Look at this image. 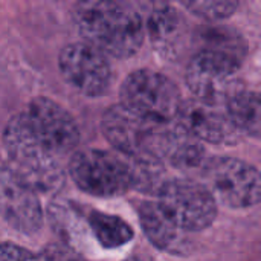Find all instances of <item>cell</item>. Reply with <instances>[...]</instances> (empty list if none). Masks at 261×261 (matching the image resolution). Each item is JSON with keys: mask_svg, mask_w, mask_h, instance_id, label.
<instances>
[{"mask_svg": "<svg viewBox=\"0 0 261 261\" xmlns=\"http://www.w3.org/2000/svg\"><path fill=\"white\" fill-rule=\"evenodd\" d=\"M67 171L81 191L95 197H119L133 190L130 162L118 153L98 148L76 151Z\"/></svg>", "mask_w": 261, "mask_h": 261, "instance_id": "4", "label": "cell"}, {"mask_svg": "<svg viewBox=\"0 0 261 261\" xmlns=\"http://www.w3.org/2000/svg\"><path fill=\"white\" fill-rule=\"evenodd\" d=\"M73 18L84 43L115 58L135 55L145 38L139 6L125 2H80L73 8Z\"/></svg>", "mask_w": 261, "mask_h": 261, "instance_id": "1", "label": "cell"}, {"mask_svg": "<svg viewBox=\"0 0 261 261\" xmlns=\"http://www.w3.org/2000/svg\"><path fill=\"white\" fill-rule=\"evenodd\" d=\"M127 261H139V260H136V258H133V260H127Z\"/></svg>", "mask_w": 261, "mask_h": 261, "instance_id": "20", "label": "cell"}, {"mask_svg": "<svg viewBox=\"0 0 261 261\" xmlns=\"http://www.w3.org/2000/svg\"><path fill=\"white\" fill-rule=\"evenodd\" d=\"M86 222L95 240L104 249H115L133 240V228L118 216H112L98 210H89Z\"/></svg>", "mask_w": 261, "mask_h": 261, "instance_id": "15", "label": "cell"}, {"mask_svg": "<svg viewBox=\"0 0 261 261\" xmlns=\"http://www.w3.org/2000/svg\"><path fill=\"white\" fill-rule=\"evenodd\" d=\"M203 184L216 202L229 208L243 210L258 205L261 179L258 170L236 158H213L202 168Z\"/></svg>", "mask_w": 261, "mask_h": 261, "instance_id": "8", "label": "cell"}, {"mask_svg": "<svg viewBox=\"0 0 261 261\" xmlns=\"http://www.w3.org/2000/svg\"><path fill=\"white\" fill-rule=\"evenodd\" d=\"M174 122L199 142L236 144L240 139V132L232 125L225 112L194 98L182 101Z\"/></svg>", "mask_w": 261, "mask_h": 261, "instance_id": "12", "label": "cell"}, {"mask_svg": "<svg viewBox=\"0 0 261 261\" xmlns=\"http://www.w3.org/2000/svg\"><path fill=\"white\" fill-rule=\"evenodd\" d=\"M119 93L121 106L159 124L174 122L184 101L179 87L170 78L150 69L132 72Z\"/></svg>", "mask_w": 261, "mask_h": 261, "instance_id": "6", "label": "cell"}, {"mask_svg": "<svg viewBox=\"0 0 261 261\" xmlns=\"http://www.w3.org/2000/svg\"><path fill=\"white\" fill-rule=\"evenodd\" d=\"M139 11L144 20L145 35L150 37L154 49L162 57L174 55L184 38V20L168 3H145Z\"/></svg>", "mask_w": 261, "mask_h": 261, "instance_id": "13", "label": "cell"}, {"mask_svg": "<svg viewBox=\"0 0 261 261\" xmlns=\"http://www.w3.org/2000/svg\"><path fill=\"white\" fill-rule=\"evenodd\" d=\"M3 145L8 156L6 168L40 194H54L66 180L64 167L32 133L21 113L12 116L3 132Z\"/></svg>", "mask_w": 261, "mask_h": 261, "instance_id": "2", "label": "cell"}, {"mask_svg": "<svg viewBox=\"0 0 261 261\" xmlns=\"http://www.w3.org/2000/svg\"><path fill=\"white\" fill-rule=\"evenodd\" d=\"M58 66L63 78L86 96L96 98L110 89L112 67L107 57L84 41L64 46Z\"/></svg>", "mask_w": 261, "mask_h": 261, "instance_id": "10", "label": "cell"}, {"mask_svg": "<svg viewBox=\"0 0 261 261\" xmlns=\"http://www.w3.org/2000/svg\"><path fill=\"white\" fill-rule=\"evenodd\" d=\"M138 216L145 237L158 249L170 254H185L188 251L185 232L167 219L156 202H141L138 206Z\"/></svg>", "mask_w": 261, "mask_h": 261, "instance_id": "14", "label": "cell"}, {"mask_svg": "<svg viewBox=\"0 0 261 261\" xmlns=\"http://www.w3.org/2000/svg\"><path fill=\"white\" fill-rule=\"evenodd\" d=\"M0 217L12 229L24 236L38 232L43 225L38 194L5 165L0 167Z\"/></svg>", "mask_w": 261, "mask_h": 261, "instance_id": "11", "label": "cell"}, {"mask_svg": "<svg viewBox=\"0 0 261 261\" xmlns=\"http://www.w3.org/2000/svg\"><path fill=\"white\" fill-rule=\"evenodd\" d=\"M41 261H87L81 257L73 248L64 243H52L41 252Z\"/></svg>", "mask_w": 261, "mask_h": 261, "instance_id": "18", "label": "cell"}, {"mask_svg": "<svg viewBox=\"0 0 261 261\" xmlns=\"http://www.w3.org/2000/svg\"><path fill=\"white\" fill-rule=\"evenodd\" d=\"M35 138L57 158L73 151L80 141V130L73 116L49 98H35L21 112Z\"/></svg>", "mask_w": 261, "mask_h": 261, "instance_id": "9", "label": "cell"}, {"mask_svg": "<svg viewBox=\"0 0 261 261\" xmlns=\"http://www.w3.org/2000/svg\"><path fill=\"white\" fill-rule=\"evenodd\" d=\"M0 159H2V158H0ZM0 167H2V162H0Z\"/></svg>", "mask_w": 261, "mask_h": 261, "instance_id": "21", "label": "cell"}, {"mask_svg": "<svg viewBox=\"0 0 261 261\" xmlns=\"http://www.w3.org/2000/svg\"><path fill=\"white\" fill-rule=\"evenodd\" d=\"M171 125L145 119L121 104L109 107L101 119L106 139L128 161L164 162Z\"/></svg>", "mask_w": 261, "mask_h": 261, "instance_id": "3", "label": "cell"}, {"mask_svg": "<svg viewBox=\"0 0 261 261\" xmlns=\"http://www.w3.org/2000/svg\"><path fill=\"white\" fill-rule=\"evenodd\" d=\"M240 63V57L234 54L213 49L199 50L188 63L185 75L194 99L217 107L245 90L237 73Z\"/></svg>", "mask_w": 261, "mask_h": 261, "instance_id": "5", "label": "cell"}, {"mask_svg": "<svg viewBox=\"0 0 261 261\" xmlns=\"http://www.w3.org/2000/svg\"><path fill=\"white\" fill-rule=\"evenodd\" d=\"M0 261H41L24 248L14 243H0Z\"/></svg>", "mask_w": 261, "mask_h": 261, "instance_id": "19", "label": "cell"}, {"mask_svg": "<svg viewBox=\"0 0 261 261\" xmlns=\"http://www.w3.org/2000/svg\"><path fill=\"white\" fill-rule=\"evenodd\" d=\"M226 107L229 121L240 133H246L252 138L260 136L261 106L257 92L242 90L226 102Z\"/></svg>", "mask_w": 261, "mask_h": 261, "instance_id": "16", "label": "cell"}, {"mask_svg": "<svg viewBox=\"0 0 261 261\" xmlns=\"http://www.w3.org/2000/svg\"><path fill=\"white\" fill-rule=\"evenodd\" d=\"M158 206L184 232H200L217 219V202L210 190L191 179L167 180L158 191Z\"/></svg>", "mask_w": 261, "mask_h": 261, "instance_id": "7", "label": "cell"}, {"mask_svg": "<svg viewBox=\"0 0 261 261\" xmlns=\"http://www.w3.org/2000/svg\"><path fill=\"white\" fill-rule=\"evenodd\" d=\"M193 14L206 20H222L228 18L239 8L237 2L232 0H210V2H184L182 3Z\"/></svg>", "mask_w": 261, "mask_h": 261, "instance_id": "17", "label": "cell"}]
</instances>
